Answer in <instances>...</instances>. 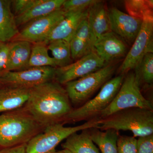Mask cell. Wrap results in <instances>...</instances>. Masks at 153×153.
Listing matches in <instances>:
<instances>
[{
    "label": "cell",
    "mask_w": 153,
    "mask_h": 153,
    "mask_svg": "<svg viewBox=\"0 0 153 153\" xmlns=\"http://www.w3.org/2000/svg\"><path fill=\"white\" fill-rule=\"evenodd\" d=\"M107 65L94 51L88 53L74 63L56 68L55 81L62 85L97 71Z\"/></svg>",
    "instance_id": "10"
},
{
    "label": "cell",
    "mask_w": 153,
    "mask_h": 153,
    "mask_svg": "<svg viewBox=\"0 0 153 153\" xmlns=\"http://www.w3.org/2000/svg\"><path fill=\"white\" fill-rule=\"evenodd\" d=\"M22 108L44 128L62 122L73 109L66 89L54 80L30 88Z\"/></svg>",
    "instance_id": "1"
},
{
    "label": "cell",
    "mask_w": 153,
    "mask_h": 153,
    "mask_svg": "<svg viewBox=\"0 0 153 153\" xmlns=\"http://www.w3.org/2000/svg\"><path fill=\"white\" fill-rule=\"evenodd\" d=\"M47 47L48 50L51 51L57 68L64 67L71 64L72 58L69 41L56 40L49 43Z\"/></svg>",
    "instance_id": "23"
},
{
    "label": "cell",
    "mask_w": 153,
    "mask_h": 153,
    "mask_svg": "<svg viewBox=\"0 0 153 153\" xmlns=\"http://www.w3.org/2000/svg\"><path fill=\"white\" fill-rule=\"evenodd\" d=\"M124 6L128 14L135 18L143 20L153 17L152 0H127Z\"/></svg>",
    "instance_id": "25"
},
{
    "label": "cell",
    "mask_w": 153,
    "mask_h": 153,
    "mask_svg": "<svg viewBox=\"0 0 153 153\" xmlns=\"http://www.w3.org/2000/svg\"><path fill=\"white\" fill-rule=\"evenodd\" d=\"M53 153H71L69 152V151L67 150L66 149H63L61 150L58 151H56L55 152Z\"/></svg>",
    "instance_id": "33"
},
{
    "label": "cell",
    "mask_w": 153,
    "mask_h": 153,
    "mask_svg": "<svg viewBox=\"0 0 153 153\" xmlns=\"http://www.w3.org/2000/svg\"><path fill=\"white\" fill-rule=\"evenodd\" d=\"M134 108L153 111L152 103L143 95L135 74L131 72L125 76L113 100L98 118H104L119 111Z\"/></svg>",
    "instance_id": "6"
},
{
    "label": "cell",
    "mask_w": 153,
    "mask_h": 153,
    "mask_svg": "<svg viewBox=\"0 0 153 153\" xmlns=\"http://www.w3.org/2000/svg\"><path fill=\"white\" fill-rule=\"evenodd\" d=\"M30 88L3 85L0 88V113L21 108L27 101Z\"/></svg>",
    "instance_id": "16"
},
{
    "label": "cell",
    "mask_w": 153,
    "mask_h": 153,
    "mask_svg": "<svg viewBox=\"0 0 153 153\" xmlns=\"http://www.w3.org/2000/svg\"><path fill=\"white\" fill-rule=\"evenodd\" d=\"M36 0H15L12 1L13 5L16 16L23 13L27 10L36 2Z\"/></svg>",
    "instance_id": "31"
},
{
    "label": "cell",
    "mask_w": 153,
    "mask_h": 153,
    "mask_svg": "<svg viewBox=\"0 0 153 153\" xmlns=\"http://www.w3.org/2000/svg\"><path fill=\"white\" fill-rule=\"evenodd\" d=\"M88 10L66 13L64 17L53 28L43 42L48 45L52 41L63 40L69 41L80 22L87 17Z\"/></svg>",
    "instance_id": "15"
},
{
    "label": "cell",
    "mask_w": 153,
    "mask_h": 153,
    "mask_svg": "<svg viewBox=\"0 0 153 153\" xmlns=\"http://www.w3.org/2000/svg\"><path fill=\"white\" fill-rule=\"evenodd\" d=\"M137 153H153V134L137 139Z\"/></svg>",
    "instance_id": "29"
},
{
    "label": "cell",
    "mask_w": 153,
    "mask_h": 153,
    "mask_svg": "<svg viewBox=\"0 0 153 153\" xmlns=\"http://www.w3.org/2000/svg\"><path fill=\"white\" fill-rule=\"evenodd\" d=\"M149 53H153V17L143 20L139 33L120 68V74L135 69Z\"/></svg>",
    "instance_id": "8"
},
{
    "label": "cell",
    "mask_w": 153,
    "mask_h": 153,
    "mask_svg": "<svg viewBox=\"0 0 153 153\" xmlns=\"http://www.w3.org/2000/svg\"><path fill=\"white\" fill-rule=\"evenodd\" d=\"M99 120L96 118L73 127L65 126L62 123L47 126L27 143L26 153L55 152L57 146L72 134L87 129L97 128Z\"/></svg>",
    "instance_id": "4"
},
{
    "label": "cell",
    "mask_w": 153,
    "mask_h": 153,
    "mask_svg": "<svg viewBox=\"0 0 153 153\" xmlns=\"http://www.w3.org/2000/svg\"><path fill=\"white\" fill-rule=\"evenodd\" d=\"M70 44L72 60H78L93 51L87 16L79 23L70 40Z\"/></svg>",
    "instance_id": "19"
},
{
    "label": "cell",
    "mask_w": 153,
    "mask_h": 153,
    "mask_svg": "<svg viewBox=\"0 0 153 153\" xmlns=\"http://www.w3.org/2000/svg\"><path fill=\"white\" fill-rule=\"evenodd\" d=\"M3 86V85H2L1 83V82H0V88L2 86Z\"/></svg>",
    "instance_id": "34"
},
{
    "label": "cell",
    "mask_w": 153,
    "mask_h": 153,
    "mask_svg": "<svg viewBox=\"0 0 153 153\" xmlns=\"http://www.w3.org/2000/svg\"><path fill=\"white\" fill-rule=\"evenodd\" d=\"M11 6L12 1L0 0V43L11 42L19 32Z\"/></svg>",
    "instance_id": "20"
},
{
    "label": "cell",
    "mask_w": 153,
    "mask_h": 153,
    "mask_svg": "<svg viewBox=\"0 0 153 153\" xmlns=\"http://www.w3.org/2000/svg\"><path fill=\"white\" fill-rule=\"evenodd\" d=\"M32 44L28 41H23L10 42L6 71H20L27 68Z\"/></svg>",
    "instance_id": "18"
},
{
    "label": "cell",
    "mask_w": 153,
    "mask_h": 153,
    "mask_svg": "<svg viewBox=\"0 0 153 153\" xmlns=\"http://www.w3.org/2000/svg\"><path fill=\"white\" fill-rule=\"evenodd\" d=\"M137 139L132 136L119 135L117 145L118 153H137Z\"/></svg>",
    "instance_id": "28"
},
{
    "label": "cell",
    "mask_w": 153,
    "mask_h": 153,
    "mask_svg": "<svg viewBox=\"0 0 153 153\" xmlns=\"http://www.w3.org/2000/svg\"><path fill=\"white\" fill-rule=\"evenodd\" d=\"M97 128L129 131L134 137L153 134V111L134 108L119 111L100 119Z\"/></svg>",
    "instance_id": "3"
},
{
    "label": "cell",
    "mask_w": 153,
    "mask_h": 153,
    "mask_svg": "<svg viewBox=\"0 0 153 153\" xmlns=\"http://www.w3.org/2000/svg\"><path fill=\"white\" fill-rule=\"evenodd\" d=\"M10 47V42L0 43V76L6 71Z\"/></svg>",
    "instance_id": "30"
},
{
    "label": "cell",
    "mask_w": 153,
    "mask_h": 153,
    "mask_svg": "<svg viewBox=\"0 0 153 153\" xmlns=\"http://www.w3.org/2000/svg\"><path fill=\"white\" fill-rule=\"evenodd\" d=\"M126 50L125 44L112 31L100 36L93 46V51L106 63L123 57Z\"/></svg>",
    "instance_id": "14"
},
{
    "label": "cell",
    "mask_w": 153,
    "mask_h": 153,
    "mask_svg": "<svg viewBox=\"0 0 153 153\" xmlns=\"http://www.w3.org/2000/svg\"><path fill=\"white\" fill-rule=\"evenodd\" d=\"M48 47L44 42L33 43L28 68L45 66L57 68L52 57L49 55Z\"/></svg>",
    "instance_id": "24"
},
{
    "label": "cell",
    "mask_w": 153,
    "mask_h": 153,
    "mask_svg": "<svg viewBox=\"0 0 153 153\" xmlns=\"http://www.w3.org/2000/svg\"><path fill=\"white\" fill-rule=\"evenodd\" d=\"M124 75L120 74L111 78L100 88L93 98L74 108L64 119L63 122H77L98 118L100 114L110 104L121 86Z\"/></svg>",
    "instance_id": "5"
},
{
    "label": "cell",
    "mask_w": 153,
    "mask_h": 153,
    "mask_svg": "<svg viewBox=\"0 0 153 153\" xmlns=\"http://www.w3.org/2000/svg\"><path fill=\"white\" fill-rule=\"evenodd\" d=\"M65 13L66 12L61 8L29 22L22 30L19 31L18 35L12 41H26L31 44L43 42Z\"/></svg>",
    "instance_id": "11"
},
{
    "label": "cell",
    "mask_w": 153,
    "mask_h": 153,
    "mask_svg": "<svg viewBox=\"0 0 153 153\" xmlns=\"http://www.w3.org/2000/svg\"><path fill=\"white\" fill-rule=\"evenodd\" d=\"M98 1L97 0H65L62 9L66 13L85 10Z\"/></svg>",
    "instance_id": "27"
},
{
    "label": "cell",
    "mask_w": 153,
    "mask_h": 153,
    "mask_svg": "<svg viewBox=\"0 0 153 153\" xmlns=\"http://www.w3.org/2000/svg\"><path fill=\"white\" fill-rule=\"evenodd\" d=\"M65 0H36L27 10L16 16L17 26L26 25L31 21L47 16L62 8Z\"/></svg>",
    "instance_id": "17"
},
{
    "label": "cell",
    "mask_w": 153,
    "mask_h": 153,
    "mask_svg": "<svg viewBox=\"0 0 153 153\" xmlns=\"http://www.w3.org/2000/svg\"><path fill=\"white\" fill-rule=\"evenodd\" d=\"M89 129L83 130L80 133H74L69 136L62 144L63 149L71 153H100L91 138Z\"/></svg>",
    "instance_id": "21"
},
{
    "label": "cell",
    "mask_w": 153,
    "mask_h": 153,
    "mask_svg": "<svg viewBox=\"0 0 153 153\" xmlns=\"http://www.w3.org/2000/svg\"><path fill=\"white\" fill-rule=\"evenodd\" d=\"M87 19L93 51L95 41L102 35L111 31L109 10L103 2L98 1L88 9Z\"/></svg>",
    "instance_id": "13"
},
{
    "label": "cell",
    "mask_w": 153,
    "mask_h": 153,
    "mask_svg": "<svg viewBox=\"0 0 153 153\" xmlns=\"http://www.w3.org/2000/svg\"><path fill=\"white\" fill-rule=\"evenodd\" d=\"M91 138L98 146L100 153H118L119 131L112 129L100 130L97 128L89 129Z\"/></svg>",
    "instance_id": "22"
},
{
    "label": "cell",
    "mask_w": 153,
    "mask_h": 153,
    "mask_svg": "<svg viewBox=\"0 0 153 153\" xmlns=\"http://www.w3.org/2000/svg\"><path fill=\"white\" fill-rule=\"evenodd\" d=\"M56 68L31 67L17 71H6L0 76L3 85L30 88L55 79Z\"/></svg>",
    "instance_id": "9"
},
{
    "label": "cell",
    "mask_w": 153,
    "mask_h": 153,
    "mask_svg": "<svg viewBox=\"0 0 153 153\" xmlns=\"http://www.w3.org/2000/svg\"><path fill=\"white\" fill-rule=\"evenodd\" d=\"M23 108L0 115V147L27 143L44 130Z\"/></svg>",
    "instance_id": "2"
},
{
    "label": "cell",
    "mask_w": 153,
    "mask_h": 153,
    "mask_svg": "<svg viewBox=\"0 0 153 153\" xmlns=\"http://www.w3.org/2000/svg\"><path fill=\"white\" fill-rule=\"evenodd\" d=\"M27 143L19 145L13 147L2 148L0 153H26Z\"/></svg>",
    "instance_id": "32"
},
{
    "label": "cell",
    "mask_w": 153,
    "mask_h": 153,
    "mask_svg": "<svg viewBox=\"0 0 153 153\" xmlns=\"http://www.w3.org/2000/svg\"><path fill=\"white\" fill-rule=\"evenodd\" d=\"M114 65H107L101 69L65 84L71 103L80 106L97 91L110 79L115 71Z\"/></svg>",
    "instance_id": "7"
},
{
    "label": "cell",
    "mask_w": 153,
    "mask_h": 153,
    "mask_svg": "<svg viewBox=\"0 0 153 153\" xmlns=\"http://www.w3.org/2000/svg\"><path fill=\"white\" fill-rule=\"evenodd\" d=\"M135 70L134 73L140 85L141 81L148 85L152 84L153 53L146 54Z\"/></svg>",
    "instance_id": "26"
},
{
    "label": "cell",
    "mask_w": 153,
    "mask_h": 153,
    "mask_svg": "<svg viewBox=\"0 0 153 153\" xmlns=\"http://www.w3.org/2000/svg\"><path fill=\"white\" fill-rule=\"evenodd\" d=\"M111 30L128 42H134L139 33L143 20L123 13L115 7L109 10Z\"/></svg>",
    "instance_id": "12"
}]
</instances>
